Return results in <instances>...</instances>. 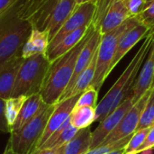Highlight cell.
<instances>
[{"mask_svg": "<svg viewBox=\"0 0 154 154\" xmlns=\"http://www.w3.org/2000/svg\"><path fill=\"white\" fill-rule=\"evenodd\" d=\"M78 132L79 129L70 124V119H67L66 122L34 152V154L42 149H52L64 146L77 134Z\"/></svg>", "mask_w": 154, "mask_h": 154, "instance_id": "ffe728a7", "label": "cell"}, {"mask_svg": "<svg viewBox=\"0 0 154 154\" xmlns=\"http://www.w3.org/2000/svg\"><path fill=\"white\" fill-rule=\"evenodd\" d=\"M97 51L95 54L93 60H91L90 64L88 66V68L79 76L76 82L74 83L73 87L66 93H64L58 102L62 101L64 99H67L69 97L81 95L89 86H91V83L94 79L95 71H96V65H97ZM57 102V103H58Z\"/></svg>", "mask_w": 154, "mask_h": 154, "instance_id": "44dd1931", "label": "cell"}, {"mask_svg": "<svg viewBox=\"0 0 154 154\" xmlns=\"http://www.w3.org/2000/svg\"><path fill=\"white\" fill-rule=\"evenodd\" d=\"M46 105L47 104L43 101L40 93L28 97L22 106L19 116L14 126L12 127L10 134L20 130L24 125H26L29 121L35 117Z\"/></svg>", "mask_w": 154, "mask_h": 154, "instance_id": "e0dca14e", "label": "cell"}, {"mask_svg": "<svg viewBox=\"0 0 154 154\" xmlns=\"http://www.w3.org/2000/svg\"><path fill=\"white\" fill-rule=\"evenodd\" d=\"M91 25V24H90ZM90 25L83 26L69 34L64 36L52 49L47 51L46 57L50 62L54 61L63 54L67 53L72 48H74L87 34Z\"/></svg>", "mask_w": 154, "mask_h": 154, "instance_id": "ac0fdd59", "label": "cell"}, {"mask_svg": "<svg viewBox=\"0 0 154 154\" xmlns=\"http://www.w3.org/2000/svg\"><path fill=\"white\" fill-rule=\"evenodd\" d=\"M154 78V39L148 55L132 88L133 103H136L152 86Z\"/></svg>", "mask_w": 154, "mask_h": 154, "instance_id": "8fae6325", "label": "cell"}, {"mask_svg": "<svg viewBox=\"0 0 154 154\" xmlns=\"http://www.w3.org/2000/svg\"><path fill=\"white\" fill-rule=\"evenodd\" d=\"M36 154H64V146L52 149H42Z\"/></svg>", "mask_w": 154, "mask_h": 154, "instance_id": "e575fe53", "label": "cell"}, {"mask_svg": "<svg viewBox=\"0 0 154 154\" xmlns=\"http://www.w3.org/2000/svg\"><path fill=\"white\" fill-rule=\"evenodd\" d=\"M125 148L120 149V150H116V151H114V152H109V153L107 154H125Z\"/></svg>", "mask_w": 154, "mask_h": 154, "instance_id": "8d00e7d4", "label": "cell"}, {"mask_svg": "<svg viewBox=\"0 0 154 154\" xmlns=\"http://www.w3.org/2000/svg\"><path fill=\"white\" fill-rule=\"evenodd\" d=\"M96 12V1H89L84 4L77 5L69 17L64 23L60 31L50 42L48 50L52 49L64 36L87 25H90L93 22Z\"/></svg>", "mask_w": 154, "mask_h": 154, "instance_id": "52a82bcc", "label": "cell"}, {"mask_svg": "<svg viewBox=\"0 0 154 154\" xmlns=\"http://www.w3.org/2000/svg\"><path fill=\"white\" fill-rule=\"evenodd\" d=\"M152 86H154V78H153V82H152Z\"/></svg>", "mask_w": 154, "mask_h": 154, "instance_id": "ab89813d", "label": "cell"}, {"mask_svg": "<svg viewBox=\"0 0 154 154\" xmlns=\"http://www.w3.org/2000/svg\"><path fill=\"white\" fill-rule=\"evenodd\" d=\"M139 23L138 17H130L120 26L101 36L97 49L95 76L91 83V87L95 88L98 92L107 77L110 75L111 62L115 57L120 39L126 32Z\"/></svg>", "mask_w": 154, "mask_h": 154, "instance_id": "277c9868", "label": "cell"}, {"mask_svg": "<svg viewBox=\"0 0 154 154\" xmlns=\"http://www.w3.org/2000/svg\"><path fill=\"white\" fill-rule=\"evenodd\" d=\"M26 99H27V97H25V96L11 97L5 99V118H6L8 127L10 129V133H11L12 127L14 126V125L19 116L22 106L24 104Z\"/></svg>", "mask_w": 154, "mask_h": 154, "instance_id": "cb8c5ba5", "label": "cell"}, {"mask_svg": "<svg viewBox=\"0 0 154 154\" xmlns=\"http://www.w3.org/2000/svg\"><path fill=\"white\" fill-rule=\"evenodd\" d=\"M95 30L96 27L91 23L85 37L74 48L51 62L44 83L40 92L46 104L55 105L68 88L74 73L78 57Z\"/></svg>", "mask_w": 154, "mask_h": 154, "instance_id": "7a4b0ae2", "label": "cell"}, {"mask_svg": "<svg viewBox=\"0 0 154 154\" xmlns=\"http://www.w3.org/2000/svg\"><path fill=\"white\" fill-rule=\"evenodd\" d=\"M101 36H102V34L100 33V32L97 29H96L94 31V32L92 33V35L88 40V42H86V44L84 45V47L82 48V50H81V51H80V53H79V55L78 57L77 62H76V66H75L73 76L71 78V80H70L68 88L64 91V93L68 92L73 87V85L76 82V80L79 78V76L90 64L91 60H93L95 54L97 51V49H98V46H99V42H100V40H101Z\"/></svg>", "mask_w": 154, "mask_h": 154, "instance_id": "5bb4252c", "label": "cell"}, {"mask_svg": "<svg viewBox=\"0 0 154 154\" xmlns=\"http://www.w3.org/2000/svg\"><path fill=\"white\" fill-rule=\"evenodd\" d=\"M154 39V30L144 39V42L137 51L128 66L121 74L119 79L111 87L108 92L101 99L96 107L95 122H101L113 110H115L126 97L127 93L132 89L136 77L148 55Z\"/></svg>", "mask_w": 154, "mask_h": 154, "instance_id": "6da1fadb", "label": "cell"}, {"mask_svg": "<svg viewBox=\"0 0 154 154\" xmlns=\"http://www.w3.org/2000/svg\"><path fill=\"white\" fill-rule=\"evenodd\" d=\"M79 96L80 95L74 96L55 104L54 109L48 120L46 128L41 137V140L32 154H34V152L66 122V120L69 118Z\"/></svg>", "mask_w": 154, "mask_h": 154, "instance_id": "30bf717a", "label": "cell"}, {"mask_svg": "<svg viewBox=\"0 0 154 154\" xmlns=\"http://www.w3.org/2000/svg\"><path fill=\"white\" fill-rule=\"evenodd\" d=\"M128 13L131 17H137L144 9V0H125Z\"/></svg>", "mask_w": 154, "mask_h": 154, "instance_id": "4dcf8cb0", "label": "cell"}, {"mask_svg": "<svg viewBox=\"0 0 154 154\" xmlns=\"http://www.w3.org/2000/svg\"><path fill=\"white\" fill-rule=\"evenodd\" d=\"M23 0H0V19L14 10Z\"/></svg>", "mask_w": 154, "mask_h": 154, "instance_id": "1f68e13d", "label": "cell"}, {"mask_svg": "<svg viewBox=\"0 0 154 154\" xmlns=\"http://www.w3.org/2000/svg\"><path fill=\"white\" fill-rule=\"evenodd\" d=\"M2 154H20V153H18V152H14V149L12 148V146H11L10 143L8 142V143H7V144H6L5 149V151H4V152H3Z\"/></svg>", "mask_w": 154, "mask_h": 154, "instance_id": "d590c367", "label": "cell"}, {"mask_svg": "<svg viewBox=\"0 0 154 154\" xmlns=\"http://www.w3.org/2000/svg\"><path fill=\"white\" fill-rule=\"evenodd\" d=\"M70 124L79 130L89 127L96 119V109L89 106L74 107L69 116Z\"/></svg>", "mask_w": 154, "mask_h": 154, "instance_id": "603a6c76", "label": "cell"}, {"mask_svg": "<svg viewBox=\"0 0 154 154\" xmlns=\"http://www.w3.org/2000/svg\"><path fill=\"white\" fill-rule=\"evenodd\" d=\"M97 96H98V91L89 86L79 97L75 107H80V106H89L93 107L96 109L97 106Z\"/></svg>", "mask_w": 154, "mask_h": 154, "instance_id": "f1b7e54d", "label": "cell"}, {"mask_svg": "<svg viewBox=\"0 0 154 154\" xmlns=\"http://www.w3.org/2000/svg\"><path fill=\"white\" fill-rule=\"evenodd\" d=\"M132 89L127 93L126 97L121 102V104L113 110L104 120L100 122L98 126L91 134V145L90 150L95 149L101 145L104 140L116 128L126 113L133 106V99L131 96Z\"/></svg>", "mask_w": 154, "mask_h": 154, "instance_id": "9c48e42d", "label": "cell"}, {"mask_svg": "<svg viewBox=\"0 0 154 154\" xmlns=\"http://www.w3.org/2000/svg\"><path fill=\"white\" fill-rule=\"evenodd\" d=\"M151 128L152 127H148L135 131L125 148V154H134V152L139 149V147L143 143Z\"/></svg>", "mask_w": 154, "mask_h": 154, "instance_id": "4316f807", "label": "cell"}, {"mask_svg": "<svg viewBox=\"0 0 154 154\" xmlns=\"http://www.w3.org/2000/svg\"><path fill=\"white\" fill-rule=\"evenodd\" d=\"M77 5H80V4H84V3H87V2H89V1H94V0H75Z\"/></svg>", "mask_w": 154, "mask_h": 154, "instance_id": "74e56055", "label": "cell"}, {"mask_svg": "<svg viewBox=\"0 0 154 154\" xmlns=\"http://www.w3.org/2000/svg\"><path fill=\"white\" fill-rule=\"evenodd\" d=\"M43 1L44 0H23L18 7V15L23 19L30 21Z\"/></svg>", "mask_w": 154, "mask_h": 154, "instance_id": "484cf974", "label": "cell"}, {"mask_svg": "<svg viewBox=\"0 0 154 154\" xmlns=\"http://www.w3.org/2000/svg\"><path fill=\"white\" fill-rule=\"evenodd\" d=\"M54 106L55 105L47 104L35 117L20 130L10 134L11 136L8 142L14 152L20 154L32 153L41 140Z\"/></svg>", "mask_w": 154, "mask_h": 154, "instance_id": "8992f818", "label": "cell"}, {"mask_svg": "<svg viewBox=\"0 0 154 154\" xmlns=\"http://www.w3.org/2000/svg\"><path fill=\"white\" fill-rule=\"evenodd\" d=\"M132 135H129L127 137H125V138H123L119 141L114 142V143H106V144H101L95 149L89 150L86 154H107L111 152L123 149L127 145Z\"/></svg>", "mask_w": 154, "mask_h": 154, "instance_id": "83f0119b", "label": "cell"}, {"mask_svg": "<svg viewBox=\"0 0 154 154\" xmlns=\"http://www.w3.org/2000/svg\"><path fill=\"white\" fill-rule=\"evenodd\" d=\"M50 43L49 34L46 31L32 28L24 43L21 55L23 59H27L38 54H46Z\"/></svg>", "mask_w": 154, "mask_h": 154, "instance_id": "d6986e66", "label": "cell"}, {"mask_svg": "<svg viewBox=\"0 0 154 154\" xmlns=\"http://www.w3.org/2000/svg\"><path fill=\"white\" fill-rule=\"evenodd\" d=\"M23 61L22 55H17L0 65V98L11 97L18 70Z\"/></svg>", "mask_w": 154, "mask_h": 154, "instance_id": "2e32d148", "label": "cell"}, {"mask_svg": "<svg viewBox=\"0 0 154 154\" xmlns=\"http://www.w3.org/2000/svg\"><path fill=\"white\" fill-rule=\"evenodd\" d=\"M152 88L153 87H152L136 103L133 105L131 109L126 113V115L116 126V128L104 140L102 144L114 143L134 134V132L137 130L142 114L147 104Z\"/></svg>", "mask_w": 154, "mask_h": 154, "instance_id": "ba28073f", "label": "cell"}, {"mask_svg": "<svg viewBox=\"0 0 154 154\" xmlns=\"http://www.w3.org/2000/svg\"><path fill=\"white\" fill-rule=\"evenodd\" d=\"M90 126L79 130L77 134L64 145V154H86L91 145Z\"/></svg>", "mask_w": 154, "mask_h": 154, "instance_id": "7402d4cb", "label": "cell"}, {"mask_svg": "<svg viewBox=\"0 0 154 154\" xmlns=\"http://www.w3.org/2000/svg\"><path fill=\"white\" fill-rule=\"evenodd\" d=\"M149 150H154V125L151 128L143 143L139 147V149L134 152V154H140Z\"/></svg>", "mask_w": 154, "mask_h": 154, "instance_id": "d6a6232c", "label": "cell"}, {"mask_svg": "<svg viewBox=\"0 0 154 154\" xmlns=\"http://www.w3.org/2000/svg\"><path fill=\"white\" fill-rule=\"evenodd\" d=\"M144 2H145V8H146V7L149 6L150 5L153 4L154 0H144Z\"/></svg>", "mask_w": 154, "mask_h": 154, "instance_id": "f35d334b", "label": "cell"}, {"mask_svg": "<svg viewBox=\"0 0 154 154\" xmlns=\"http://www.w3.org/2000/svg\"><path fill=\"white\" fill-rule=\"evenodd\" d=\"M130 17L125 0H113L97 29L102 35L106 34L123 24Z\"/></svg>", "mask_w": 154, "mask_h": 154, "instance_id": "7c38bea8", "label": "cell"}, {"mask_svg": "<svg viewBox=\"0 0 154 154\" xmlns=\"http://www.w3.org/2000/svg\"><path fill=\"white\" fill-rule=\"evenodd\" d=\"M51 62L46 54H38L23 61L18 70L11 97L25 96L40 93L44 83Z\"/></svg>", "mask_w": 154, "mask_h": 154, "instance_id": "5b68a950", "label": "cell"}, {"mask_svg": "<svg viewBox=\"0 0 154 154\" xmlns=\"http://www.w3.org/2000/svg\"><path fill=\"white\" fill-rule=\"evenodd\" d=\"M140 23L148 27L150 30H154V3L147 6L138 16Z\"/></svg>", "mask_w": 154, "mask_h": 154, "instance_id": "f546056e", "label": "cell"}, {"mask_svg": "<svg viewBox=\"0 0 154 154\" xmlns=\"http://www.w3.org/2000/svg\"><path fill=\"white\" fill-rule=\"evenodd\" d=\"M152 87H153L152 91L143 109V112L142 114L140 123L136 131L143 129V128L152 127L154 125V86Z\"/></svg>", "mask_w": 154, "mask_h": 154, "instance_id": "d4e9b609", "label": "cell"}, {"mask_svg": "<svg viewBox=\"0 0 154 154\" xmlns=\"http://www.w3.org/2000/svg\"><path fill=\"white\" fill-rule=\"evenodd\" d=\"M19 5L0 19V65L21 54L32 29L30 21L18 15Z\"/></svg>", "mask_w": 154, "mask_h": 154, "instance_id": "3957f363", "label": "cell"}, {"mask_svg": "<svg viewBox=\"0 0 154 154\" xmlns=\"http://www.w3.org/2000/svg\"><path fill=\"white\" fill-rule=\"evenodd\" d=\"M5 99L0 98V132L10 133V129L8 127L6 118H5Z\"/></svg>", "mask_w": 154, "mask_h": 154, "instance_id": "836d02e7", "label": "cell"}, {"mask_svg": "<svg viewBox=\"0 0 154 154\" xmlns=\"http://www.w3.org/2000/svg\"><path fill=\"white\" fill-rule=\"evenodd\" d=\"M151 31L152 30H150L148 27L144 26L142 23H139L135 27L130 29L122 36V38L119 41L115 57L111 62L110 73L116 68V66L121 61V60L125 57V55H126L128 51L132 48H134L142 39L143 38L145 39Z\"/></svg>", "mask_w": 154, "mask_h": 154, "instance_id": "4fadbf2b", "label": "cell"}, {"mask_svg": "<svg viewBox=\"0 0 154 154\" xmlns=\"http://www.w3.org/2000/svg\"><path fill=\"white\" fill-rule=\"evenodd\" d=\"M76 6L75 0H61L51 13L42 30L48 32L50 42L62 27Z\"/></svg>", "mask_w": 154, "mask_h": 154, "instance_id": "9a60e30c", "label": "cell"}]
</instances>
